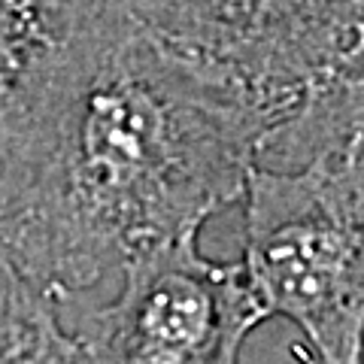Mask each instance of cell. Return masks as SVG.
<instances>
[{
  "instance_id": "1",
  "label": "cell",
  "mask_w": 364,
  "mask_h": 364,
  "mask_svg": "<svg viewBox=\"0 0 364 364\" xmlns=\"http://www.w3.org/2000/svg\"><path fill=\"white\" fill-rule=\"evenodd\" d=\"M267 128L100 0L0 124V252L52 301L243 200Z\"/></svg>"
},
{
  "instance_id": "2",
  "label": "cell",
  "mask_w": 364,
  "mask_h": 364,
  "mask_svg": "<svg viewBox=\"0 0 364 364\" xmlns=\"http://www.w3.org/2000/svg\"><path fill=\"white\" fill-rule=\"evenodd\" d=\"M243 270L267 318L298 328V364H364V155L255 167L243 195Z\"/></svg>"
},
{
  "instance_id": "3",
  "label": "cell",
  "mask_w": 364,
  "mask_h": 364,
  "mask_svg": "<svg viewBox=\"0 0 364 364\" xmlns=\"http://www.w3.org/2000/svg\"><path fill=\"white\" fill-rule=\"evenodd\" d=\"M119 6L170 61L246 107L267 136L364 46V0H119Z\"/></svg>"
},
{
  "instance_id": "4",
  "label": "cell",
  "mask_w": 364,
  "mask_h": 364,
  "mask_svg": "<svg viewBox=\"0 0 364 364\" xmlns=\"http://www.w3.org/2000/svg\"><path fill=\"white\" fill-rule=\"evenodd\" d=\"M264 318L243 261H213L188 237L124 267L119 294L76 334L95 364H240Z\"/></svg>"
},
{
  "instance_id": "5",
  "label": "cell",
  "mask_w": 364,
  "mask_h": 364,
  "mask_svg": "<svg viewBox=\"0 0 364 364\" xmlns=\"http://www.w3.org/2000/svg\"><path fill=\"white\" fill-rule=\"evenodd\" d=\"M364 136V46L331 82L313 91L310 100L261 146L258 167L298 170L325 158L343 155Z\"/></svg>"
},
{
  "instance_id": "6",
  "label": "cell",
  "mask_w": 364,
  "mask_h": 364,
  "mask_svg": "<svg viewBox=\"0 0 364 364\" xmlns=\"http://www.w3.org/2000/svg\"><path fill=\"white\" fill-rule=\"evenodd\" d=\"M100 0H0V124Z\"/></svg>"
},
{
  "instance_id": "7",
  "label": "cell",
  "mask_w": 364,
  "mask_h": 364,
  "mask_svg": "<svg viewBox=\"0 0 364 364\" xmlns=\"http://www.w3.org/2000/svg\"><path fill=\"white\" fill-rule=\"evenodd\" d=\"M55 304L0 252V364H95Z\"/></svg>"
},
{
  "instance_id": "8",
  "label": "cell",
  "mask_w": 364,
  "mask_h": 364,
  "mask_svg": "<svg viewBox=\"0 0 364 364\" xmlns=\"http://www.w3.org/2000/svg\"><path fill=\"white\" fill-rule=\"evenodd\" d=\"M355 149H358V152H361V155H364V136H361V140H358V143H355Z\"/></svg>"
}]
</instances>
